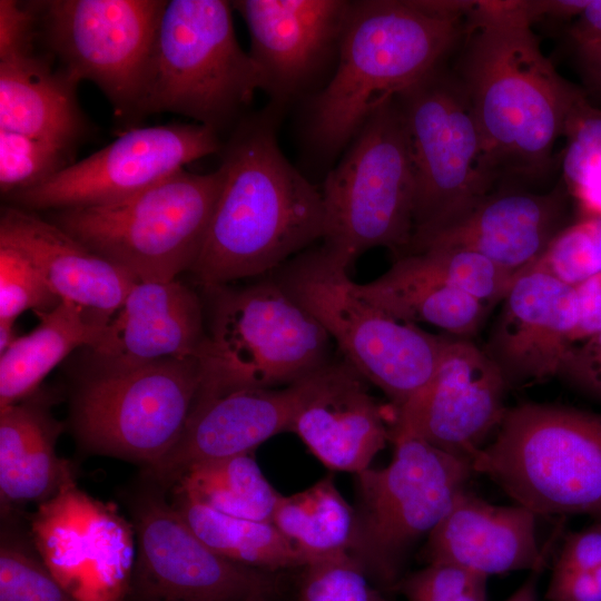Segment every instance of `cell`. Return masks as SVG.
<instances>
[{"mask_svg": "<svg viewBox=\"0 0 601 601\" xmlns=\"http://www.w3.org/2000/svg\"><path fill=\"white\" fill-rule=\"evenodd\" d=\"M223 173L177 171L124 201L51 211L48 219L138 282L173 280L203 248Z\"/></svg>", "mask_w": 601, "mask_h": 601, "instance_id": "9c48e42d", "label": "cell"}, {"mask_svg": "<svg viewBox=\"0 0 601 601\" xmlns=\"http://www.w3.org/2000/svg\"><path fill=\"white\" fill-rule=\"evenodd\" d=\"M574 289L578 306L577 344L601 332V274L574 286Z\"/></svg>", "mask_w": 601, "mask_h": 601, "instance_id": "ee69618b", "label": "cell"}, {"mask_svg": "<svg viewBox=\"0 0 601 601\" xmlns=\"http://www.w3.org/2000/svg\"><path fill=\"white\" fill-rule=\"evenodd\" d=\"M39 19L32 2L0 1V59L35 50Z\"/></svg>", "mask_w": 601, "mask_h": 601, "instance_id": "60d3db41", "label": "cell"}, {"mask_svg": "<svg viewBox=\"0 0 601 601\" xmlns=\"http://www.w3.org/2000/svg\"><path fill=\"white\" fill-rule=\"evenodd\" d=\"M601 566V521L569 534L553 570H589Z\"/></svg>", "mask_w": 601, "mask_h": 601, "instance_id": "b9f144b4", "label": "cell"}, {"mask_svg": "<svg viewBox=\"0 0 601 601\" xmlns=\"http://www.w3.org/2000/svg\"><path fill=\"white\" fill-rule=\"evenodd\" d=\"M536 514L519 504H491L464 490L427 536L428 563L457 565L486 577L540 570Z\"/></svg>", "mask_w": 601, "mask_h": 601, "instance_id": "d4e9b609", "label": "cell"}, {"mask_svg": "<svg viewBox=\"0 0 601 601\" xmlns=\"http://www.w3.org/2000/svg\"><path fill=\"white\" fill-rule=\"evenodd\" d=\"M575 60L580 77L591 93L601 101V43L574 46Z\"/></svg>", "mask_w": 601, "mask_h": 601, "instance_id": "bcb514c9", "label": "cell"}, {"mask_svg": "<svg viewBox=\"0 0 601 601\" xmlns=\"http://www.w3.org/2000/svg\"><path fill=\"white\" fill-rule=\"evenodd\" d=\"M395 98L415 179L413 234L405 255L470 210L496 178L454 71L443 65Z\"/></svg>", "mask_w": 601, "mask_h": 601, "instance_id": "8fae6325", "label": "cell"}, {"mask_svg": "<svg viewBox=\"0 0 601 601\" xmlns=\"http://www.w3.org/2000/svg\"><path fill=\"white\" fill-rule=\"evenodd\" d=\"M356 292L392 316L410 322L426 323L442 328L451 336L470 338L483 324L490 305L418 273L403 260L376 279L356 284Z\"/></svg>", "mask_w": 601, "mask_h": 601, "instance_id": "f1b7e54d", "label": "cell"}, {"mask_svg": "<svg viewBox=\"0 0 601 601\" xmlns=\"http://www.w3.org/2000/svg\"><path fill=\"white\" fill-rule=\"evenodd\" d=\"M208 336L199 296L183 283L137 282L88 349L95 362L136 364L160 358L206 357Z\"/></svg>", "mask_w": 601, "mask_h": 601, "instance_id": "603a6c76", "label": "cell"}, {"mask_svg": "<svg viewBox=\"0 0 601 601\" xmlns=\"http://www.w3.org/2000/svg\"><path fill=\"white\" fill-rule=\"evenodd\" d=\"M78 83L35 51L0 59V129L51 142L67 151L86 130Z\"/></svg>", "mask_w": 601, "mask_h": 601, "instance_id": "4316f807", "label": "cell"}, {"mask_svg": "<svg viewBox=\"0 0 601 601\" xmlns=\"http://www.w3.org/2000/svg\"><path fill=\"white\" fill-rule=\"evenodd\" d=\"M0 601H76L47 565L21 542L2 535L0 546Z\"/></svg>", "mask_w": 601, "mask_h": 601, "instance_id": "74e56055", "label": "cell"}, {"mask_svg": "<svg viewBox=\"0 0 601 601\" xmlns=\"http://www.w3.org/2000/svg\"><path fill=\"white\" fill-rule=\"evenodd\" d=\"M173 489L217 512L255 521H272L279 495L252 454L196 464Z\"/></svg>", "mask_w": 601, "mask_h": 601, "instance_id": "1f68e13d", "label": "cell"}, {"mask_svg": "<svg viewBox=\"0 0 601 601\" xmlns=\"http://www.w3.org/2000/svg\"><path fill=\"white\" fill-rule=\"evenodd\" d=\"M231 6L248 28V55L273 110L282 116L327 83L349 0H237Z\"/></svg>", "mask_w": 601, "mask_h": 601, "instance_id": "e0dca14e", "label": "cell"}, {"mask_svg": "<svg viewBox=\"0 0 601 601\" xmlns=\"http://www.w3.org/2000/svg\"><path fill=\"white\" fill-rule=\"evenodd\" d=\"M574 46L601 43V0H589L568 30Z\"/></svg>", "mask_w": 601, "mask_h": 601, "instance_id": "f6af8a7d", "label": "cell"}, {"mask_svg": "<svg viewBox=\"0 0 601 601\" xmlns=\"http://www.w3.org/2000/svg\"><path fill=\"white\" fill-rule=\"evenodd\" d=\"M0 243L22 252L52 292L108 325L138 280L87 249L49 219L16 206L2 208Z\"/></svg>", "mask_w": 601, "mask_h": 601, "instance_id": "cb8c5ba5", "label": "cell"}, {"mask_svg": "<svg viewBox=\"0 0 601 601\" xmlns=\"http://www.w3.org/2000/svg\"><path fill=\"white\" fill-rule=\"evenodd\" d=\"M205 290L208 348L196 402L238 388L287 386L332 358L329 335L276 278Z\"/></svg>", "mask_w": 601, "mask_h": 601, "instance_id": "5b68a950", "label": "cell"}, {"mask_svg": "<svg viewBox=\"0 0 601 601\" xmlns=\"http://www.w3.org/2000/svg\"><path fill=\"white\" fill-rule=\"evenodd\" d=\"M233 10L225 0L167 1L138 117L178 114L220 135L247 115L259 82L236 38Z\"/></svg>", "mask_w": 601, "mask_h": 601, "instance_id": "277c9868", "label": "cell"}, {"mask_svg": "<svg viewBox=\"0 0 601 601\" xmlns=\"http://www.w3.org/2000/svg\"><path fill=\"white\" fill-rule=\"evenodd\" d=\"M295 383L299 398L289 432L332 471L368 469L390 440L368 382L344 358L332 357Z\"/></svg>", "mask_w": 601, "mask_h": 601, "instance_id": "ffe728a7", "label": "cell"}, {"mask_svg": "<svg viewBox=\"0 0 601 601\" xmlns=\"http://www.w3.org/2000/svg\"><path fill=\"white\" fill-rule=\"evenodd\" d=\"M296 601H387L373 587L363 564L349 552L303 568Z\"/></svg>", "mask_w": 601, "mask_h": 601, "instance_id": "d590c367", "label": "cell"}, {"mask_svg": "<svg viewBox=\"0 0 601 601\" xmlns=\"http://www.w3.org/2000/svg\"><path fill=\"white\" fill-rule=\"evenodd\" d=\"M570 195L559 183L548 193L490 191L457 220L405 255L434 247H463L513 276L542 257L565 223Z\"/></svg>", "mask_w": 601, "mask_h": 601, "instance_id": "7402d4cb", "label": "cell"}, {"mask_svg": "<svg viewBox=\"0 0 601 601\" xmlns=\"http://www.w3.org/2000/svg\"><path fill=\"white\" fill-rule=\"evenodd\" d=\"M546 598L550 601H601V566L553 570Z\"/></svg>", "mask_w": 601, "mask_h": 601, "instance_id": "7bdbcfd3", "label": "cell"}, {"mask_svg": "<svg viewBox=\"0 0 601 601\" xmlns=\"http://www.w3.org/2000/svg\"><path fill=\"white\" fill-rule=\"evenodd\" d=\"M484 574L447 563H428L401 578L394 590L407 601H486Z\"/></svg>", "mask_w": 601, "mask_h": 601, "instance_id": "ab89813d", "label": "cell"}, {"mask_svg": "<svg viewBox=\"0 0 601 601\" xmlns=\"http://www.w3.org/2000/svg\"><path fill=\"white\" fill-rule=\"evenodd\" d=\"M272 522L308 564L334 554L352 553L357 516L339 493L333 475L304 491L278 495Z\"/></svg>", "mask_w": 601, "mask_h": 601, "instance_id": "f546056e", "label": "cell"}, {"mask_svg": "<svg viewBox=\"0 0 601 601\" xmlns=\"http://www.w3.org/2000/svg\"><path fill=\"white\" fill-rule=\"evenodd\" d=\"M277 272L276 279L322 325L343 358L395 407L431 380L447 336L425 332L362 297L348 269L323 245Z\"/></svg>", "mask_w": 601, "mask_h": 601, "instance_id": "52a82bcc", "label": "cell"}, {"mask_svg": "<svg viewBox=\"0 0 601 601\" xmlns=\"http://www.w3.org/2000/svg\"><path fill=\"white\" fill-rule=\"evenodd\" d=\"M51 396L38 390L0 407L2 510L51 497L72 471L56 453L63 425L51 413Z\"/></svg>", "mask_w": 601, "mask_h": 601, "instance_id": "484cf974", "label": "cell"}, {"mask_svg": "<svg viewBox=\"0 0 601 601\" xmlns=\"http://www.w3.org/2000/svg\"><path fill=\"white\" fill-rule=\"evenodd\" d=\"M72 397L71 421L89 451L146 466L179 439L204 378L199 358L95 362Z\"/></svg>", "mask_w": 601, "mask_h": 601, "instance_id": "30bf717a", "label": "cell"}, {"mask_svg": "<svg viewBox=\"0 0 601 601\" xmlns=\"http://www.w3.org/2000/svg\"><path fill=\"white\" fill-rule=\"evenodd\" d=\"M136 560L126 601H275V572L230 561L203 542L161 489L132 508Z\"/></svg>", "mask_w": 601, "mask_h": 601, "instance_id": "5bb4252c", "label": "cell"}, {"mask_svg": "<svg viewBox=\"0 0 601 601\" xmlns=\"http://www.w3.org/2000/svg\"><path fill=\"white\" fill-rule=\"evenodd\" d=\"M175 496L171 503L188 526L219 555L270 572L308 564L272 521L230 516L183 495Z\"/></svg>", "mask_w": 601, "mask_h": 601, "instance_id": "4dcf8cb0", "label": "cell"}, {"mask_svg": "<svg viewBox=\"0 0 601 601\" xmlns=\"http://www.w3.org/2000/svg\"><path fill=\"white\" fill-rule=\"evenodd\" d=\"M61 302L22 252L0 243V321L14 322L26 311L49 312Z\"/></svg>", "mask_w": 601, "mask_h": 601, "instance_id": "f35d334b", "label": "cell"}, {"mask_svg": "<svg viewBox=\"0 0 601 601\" xmlns=\"http://www.w3.org/2000/svg\"><path fill=\"white\" fill-rule=\"evenodd\" d=\"M396 259L490 306L501 302L514 277L480 253L463 247H434Z\"/></svg>", "mask_w": 601, "mask_h": 601, "instance_id": "836d02e7", "label": "cell"}, {"mask_svg": "<svg viewBox=\"0 0 601 601\" xmlns=\"http://www.w3.org/2000/svg\"><path fill=\"white\" fill-rule=\"evenodd\" d=\"M223 142L220 135L197 122L134 128L43 184L6 198L35 213L117 204L219 152Z\"/></svg>", "mask_w": 601, "mask_h": 601, "instance_id": "9a60e30c", "label": "cell"}, {"mask_svg": "<svg viewBox=\"0 0 601 601\" xmlns=\"http://www.w3.org/2000/svg\"><path fill=\"white\" fill-rule=\"evenodd\" d=\"M70 152L45 140L0 129V189L11 194L39 186L71 165Z\"/></svg>", "mask_w": 601, "mask_h": 601, "instance_id": "e575fe53", "label": "cell"}, {"mask_svg": "<svg viewBox=\"0 0 601 601\" xmlns=\"http://www.w3.org/2000/svg\"><path fill=\"white\" fill-rule=\"evenodd\" d=\"M18 337L14 322L0 321V354L4 353Z\"/></svg>", "mask_w": 601, "mask_h": 601, "instance_id": "681fc988", "label": "cell"}, {"mask_svg": "<svg viewBox=\"0 0 601 601\" xmlns=\"http://www.w3.org/2000/svg\"><path fill=\"white\" fill-rule=\"evenodd\" d=\"M577 323L574 286L536 263L513 277L484 351L509 386L542 383L561 375Z\"/></svg>", "mask_w": 601, "mask_h": 601, "instance_id": "d6986e66", "label": "cell"}, {"mask_svg": "<svg viewBox=\"0 0 601 601\" xmlns=\"http://www.w3.org/2000/svg\"><path fill=\"white\" fill-rule=\"evenodd\" d=\"M536 515L601 521V414L526 403L508 410L494 440L471 460Z\"/></svg>", "mask_w": 601, "mask_h": 601, "instance_id": "8992f818", "label": "cell"}, {"mask_svg": "<svg viewBox=\"0 0 601 601\" xmlns=\"http://www.w3.org/2000/svg\"><path fill=\"white\" fill-rule=\"evenodd\" d=\"M296 383L275 388H238L197 401L171 449L145 467L159 489L174 487L191 466L252 454L268 439L289 432L297 408Z\"/></svg>", "mask_w": 601, "mask_h": 601, "instance_id": "44dd1931", "label": "cell"}, {"mask_svg": "<svg viewBox=\"0 0 601 601\" xmlns=\"http://www.w3.org/2000/svg\"><path fill=\"white\" fill-rule=\"evenodd\" d=\"M532 24L529 1H474L454 70L496 180L543 177L584 93L558 73Z\"/></svg>", "mask_w": 601, "mask_h": 601, "instance_id": "6da1fadb", "label": "cell"}, {"mask_svg": "<svg viewBox=\"0 0 601 601\" xmlns=\"http://www.w3.org/2000/svg\"><path fill=\"white\" fill-rule=\"evenodd\" d=\"M589 0H539L529 1L533 22L541 17L559 20H574L588 6Z\"/></svg>", "mask_w": 601, "mask_h": 601, "instance_id": "7dc6e473", "label": "cell"}, {"mask_svg": "<svg viewBox=\"0 0 601 601\" xmlns=\"http://www.w3.org/2000/svg\"><path fill=\"white\" fill-rule=\"evenodd\" d=\"M533 570L528 580L513 593L508 601H538V572Z\"/></svg>", "mask_w": 601, "mask_h": 601, "instance_id": "c3c4849f", "label": "cell"}, {"mask_svg": "<svg viewBox=\"0 0 601 601\" xmlns=\"http://www.w3.org/2000/svg\"><path fill=\"white\" fill-rule=\"evenodd\" d=\"M538 264L571 286L601 274V216H582L566 225Z\"/></svg>", "mask_w": 601, "mask_h": 601, "instance_id": "8d00e7d4", "label": "cell"}, {"mask_svg": "<svg viewBox=\"0 0 601 601\" xmlns=\"http://www.w3.org/2000/svg\"><path fill=\"white\" fill-rule=\"evenodd\" d=\"M164 0L32 1L65 73L93 82L119 118L138 117Z\"/></svg>", "mask_w": 601, "mask_h": 601, "instance_id": "4fadbf2b", "label": "cell"}, {"mask_svg": "<svg viewBox=\"0 0 601 601\" xmlns=\"http://www.w3.org/2000/svg\"><path fill=\"white\" fill-rule=\"evenodd\" d=\"M279 119L267 105L223 142L221 188L189 270L204 289L273 273L323 238L322 193L282 152Z\"/></svg>", "mask_w": 601, "mask_h": 601, "instance_id": "7a4b0ae2", "label": "cell"}, {"mask_svg": "<svg viewBox=\"0 0 601 601\" xmlns=\"http://www.w3.org/2000/svg\"><path fill=\"white\" fill-rule=\"evenodd\" d=\"M35 314L39 318L37 327L0 354V407L37 392L49 372L72 351L93 348L106 327L65 300L49 312Z\"/></svg>", "mask_w": 601, "mask_h": 601, "instance_id": "83f0119b", "label": "cell"}, {"mask_svg": "<svg viewBox=\"0 0 601 601\" xmlns=\"http://www.w3.org/2000/svg\"><path fill=\"white\" fill-rule=\"evenodd\" d=\"M38 555L76 601H126L136 534L111 504L76 483L71 471L30 520Z\"/></svg>", "mask_w": 601, "mask_h": 601, "instance_id": "2e32d148", "label": "cell"}, {"mask_svg": "<svg viewBox=\"0 0 601 601\" xmlns=\"http://www.w3.org/2000/svg\"><path fill=\"white\" fill-rule=\"evenodd\" d=\"M390 440L392 462L356 474L361 504L352 554L370 579L394 590L408 550L445 516L474 471L469 459L418 436L390 432Z\"/></svg>", "mask_w": 601, "mask_h": 601, "instance_id": "7c38bea8", "label": "cell"}, {"mask_svg": "<svg viewBox=\"0 0 601 601\" xmlns=\"http://www.w3.org/2000/svg\"><path fill=\"white\" fill-rule=\"evenodd\" d=\"M562 137V181L582 216H601V109L585 92L571 108Z\"/></svg>", "mask_w": 601, "mask_h": 601, "instance_id": "d6a6232c", "label": "cell"}, {"mask_svg": "<svg viewBox=\"0 0 601 601\" xmlns=\"http://www.w3.org/2000/svg\"><path fill=\"white\" fill-rule=\"evenodd\" d=\"M473 1L354 0L327 83L303 104L302 140L332 162L372 110L439 67L463 40Z\"/></svg>", "mask_w": 601, "mask_h": 601, "instance_id": "3957f363", "label": "cell"}, {"mask_svg": "<svg viewBox=\"0 0 601 601\" xmlns=\"http://www.w3.org/2000/svg\"><path fill=\"white\" fill-rule=\"evenodd\" d=\"M321 193L323 246L348 270L372 248H388L396 258L405 253L413 234L415 179L395 95L372 110Z\"/></svg>", "mask_w": 601, "mask_h": 601, "instance_id": "ba28073f", "label": "cell"}, {"mask_svg": "<svg viewBox=\"0 0 601 601\" xmlns=\"http://www.w3.org/2000/svg\"><path fill=\"white\" fill-rule=\"evenodd\" d=\"M508 387L484 349L470 338L447 336L431 380L395 407L396 420L390 432L418 436L471 461L503 421Z\"/></svg>", "mask_w": 601, "mask_h": 601, "instance_id": "ac0fdd59", "label": "cell"}]
</instances>
